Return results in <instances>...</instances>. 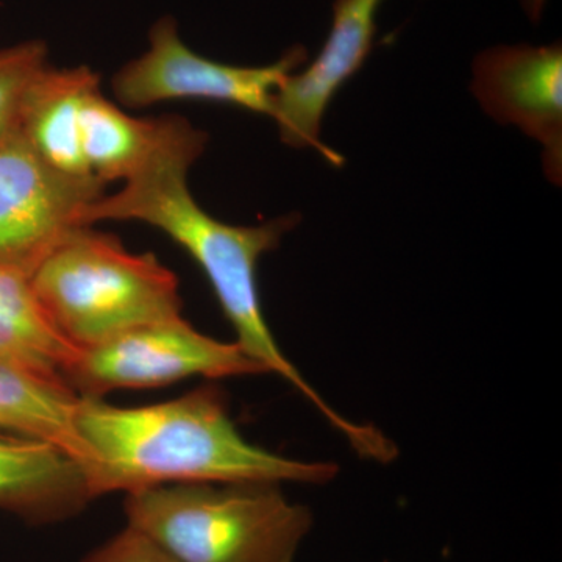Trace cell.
<instances>
[{
    "label": "cell",
    "mask_w": 562,
    "mask_h": 562,
    "mask_svg": "<svg viewBox=\"0 0 562 562\" xmlns=\"http://www.w3.org/2000/svg\"><path fill=\"white\" fill-rule=\"evenodd\" d=\"M128 527L180 562H295L313 514L280 483H172L125 494Z\"/></svg>",
    "instance_id": "obj_3"
},
{
    "label": "cell",
    "mask_w": 562,
    "mask_h": 562,
    "mask_svg": "<svg viewBox=\"0 0 562 562\" xmlns=\"http://www.w3.org/2000/svg\"><path fill=\"white\" fill-rule=\"evenodd\" d=\"M47 66L46 44L41 41L0 50V138L18 127L29 90Z\"/></svg>",
    "instance_id": "obj_15"
},
{
    "label": "cell",
    "mask_w": 562,
    "mask_h": 562,
    "mask_svg": "<svg viewBox=\"0 0 562 562\" xmlns=\"http://www.w3.org/2000/svg\"><path fill=\"white\" fill-rule=\"evenodd\" d=\"M76 425L95 498L172 483L325 484L339 472L335 462L292 460L247 441L214 384L135 408L79 397Z\"/></svg>",
    "instance_id": "obj_2"
},
{
    "label": "cell",
    "mask_w": 562,
    "mask_h": 562,
    "mask_svg": "<svg viewBox=\"0 0 562 562\" xmlns=\"http://www.w3.org/2000/svg\"><path fill=\"white\" fill-rule=\"evenodd\" d=\"M77 351L47 319L29 277L0 266V357L66 384Z\"/></svg>",
    "instance_id": "obj_14"
},
{
    "label": "cell",
    "mask_w": 562,
    "mask_h": 562,
    "mask_svg": "<svg viewBox=\"0 0 562 562\" xmlns=\"http://www.w3.org/2000/svg\"><path fill=\"white\" fill-rule=\"evenodd\" d=\"M80 562H180L149 536L125 527L116 536L92 550Z\"/></svg>",
    "instance_id": "obj_16"
},
{
    "label": "cell",
    "mask_w": 562,
    "mask_h": 562,
    "mask_svg": "<svg viewBox=\"0 0 562 562\" xmlns=\"http://www.w3.org/2000/svg\"><path fill=\"white\" fill-rule=\"evenodd\" d=\"M149 40V50L127 63L111 83L122 105L140 109L166 101H210L271 117L273 92L308 58L297 46L272 65H224L191 50L172 18L158 21Z\"/></svg>",
    "instance_id": "obj_7"
},
{
    "label": "cell",
    "mask_w": 562,
    "mask_h": 562,
    "mask_svg": "<svg viewBox=\"0 0 562 562\" xmlns=\"http://www.w3.org/2000/svg\"><path fill=\"white\" fill-rule=\"evenodd\" d=\"M77 403L79 395L66 384L0 357V431L50 443L87 472L90 453L77 431Z\"/></svg>",
    "instance_id": "obj_12"
},
{
    "label": "cell",
    "mask_w": 562,
    "mask_h": 562,
    "mask_svg": "<svg viewBox=\"0 0 562 562\" xmlns=\"http://www.w3.org/2000/svg\"><path fill=\"white\" fill-rule=\"evenodd\" d=\"M472 70L471 90L483 110L538 140L546 176L561 184V44L492 47L475 58Z\"/></svg>",
    "instance_id": "obj_9"
},
{
    "label": "cell",
    "mask_w": 562,
    "mask_h": 562,
    "mask_svg": "<svg viewBox=\"0 0 562 562\" xmlns=\"http://www.w3.org/2000/svg\"><path fill=\"white\" fill-rule=\"evenodd\" d=\"M29 281L55 330L79 350L181 316L179 279L171 269L91 227L63 239Z\"/></svg>",
    "instance_id": "obj_4"
},
{
    "label": "cell",
    "mask_w": 562,
    "mask_h": 562,
    "mask_svg": "<svg viewBox=\"0 0 562 562\" xmlns=\"http://www.w3.org/2000/svg\"><path fill=\"white\" fill-rule=\"evenodd\" d=\"M92 501L79 462L50 443L0 431V512L43 527L79 516Z\"/></svg>",
    "instance_id": "obj_10"
},
{
    "label": "cell",
    "mask_w": 562,
    "mask_h": 562,
    "mask_svg": "<svg viewBox=\"0 0 562 562\" xmlns=\"http://www.w3.org/2000/svg\"><path fill=\"white\" fill-rule=\"evenodd\" d=\"M99 88L90 68L47 69L22 105L18 131L47 165L69 176H91L81 151V111ZM94 177V176H92Z\"/></svg>",
    "instance_id": "obj_11"
},
{
    "label": "cell",
    "mask_w": 562,
    "mask_h": 562,
    "mask_svg": "<svg viewBox=\"0 0 562 562\" xmlns=\"http://www.w3.org/2000/svg\"><path fill=\"white\" fill-rule=\"evenodd\" d=\"M524 9L527 11L531 21L538 22L541 20L542 11L546 9L547 0H522Z\"/></svg>",
    "instance_id": "obj_17"
},
{
    "label": "cell",
    "mask_w": 562,
    "mask_h": 562,
    "mask_svg": "<svg viewBox=\"0 0 562 562\" xmlns=\"http://www.w3.org/2000/svg\"><path fill=\"white\" fill-rule=\"evenodd\" d=\"M238 342H222L183 319L155 322L77 351L65 383L79 397L102 398L120 390H151L191 376L265 375Z\"/></svg>",
    "instance_id": "obj_5"
},
{
    "label": "cell",
    "mask_w": 562,
    "mask_h": 562,
    "mask_svg": "<svg viewBox=\"0 0 562 562\" xmlns=\"http://www.w3.org/2000/svg\"><path fill=\"white\" fill-rule=\"evenodd\" d=\"M177 117L138 120L101 91L88 95L81 111V151L88 172L103 183L131 179L168 138Z\"/></svg>",
    "instance_id": "obj_13"
},
{
    "label": "cell",
    "mask_w": 562,
    "mask_h": 562,
    "mask_svg": "<svg viewBox=\"0 0 562 562\" xmlns=\"http://www.w3.org/2000/svg\"><path fill=\"white\" fill-rule=\"evenodd\" d=\"M105 183L47 165L18 127L0 138V266L31 277L47 255L87 224Z\"/></svg>",
    "instance_id": "obj_6"
},
{
    "label": "cell",
    "mask_w": 562,
    "mask_h": 562,
    "mask_svg": "<svg viewBox=\"0 0 562 562\" xmlns=\"http://www.w3.org/2000/svg\"><path fill=\"white\" fill-rule=\"evenodd\" d=\"M383 2L335 0L330 32L316 60L303 72L290 74L273 92L271 117L284 144L319 151L336 168L344 165L341 155L322 143V120L338 91L368 60Z\"/></svg>",
    "instance_id": "obj_8"
},
{
    "label": "cell",
    "mask_w": 562,
    "mask_h": 562,
    "mask_svg": "<svg viewBox=\"0 0 562 562\" xmlns=\"http://www.w3.org/2000/svg\"><path fill=\"white\" fill-rule=\"evenodd\" d=\"M205 144V133L179 117L168 138L116 194H103L92 203L87 224L139 221L165 232L209 277L222 312L236 333V342L251 360L301 392L361 458L390 460L394 442L373 425L357 424L328 405L280 349L262 314L258 262L280 246L301 216L286 214L260 225H231L210 216L188 190V172Z\"/></svg>",
    "instance_id": "obj_1"
}]
</instances>
